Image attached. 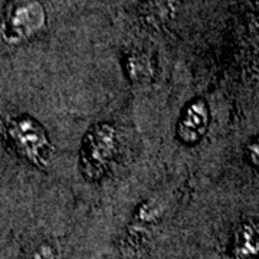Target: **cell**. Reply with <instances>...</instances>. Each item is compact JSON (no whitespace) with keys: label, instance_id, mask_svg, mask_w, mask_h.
I'll return each mask as SVG.
<instances>
[{"label":"cell","instance_id":"6da1fadb","mask_svg":"<svg viewBox=\"0 0 259 259\" xmlns=\"http://www.w3.org/2000/svg\"><path fill=\"white\" fill-rule=\"evenodd\" d=\"M120 153V140L111 124H95L85 134L79 150V168L90 182L107 176Z\"/></svg>","mask_w":259,"mask_h":259},{"label":"cell","instance_id":"7a4b0ae2","mask_svg":"<svg viewBox=\"0 0 259 259\" xmlns=\"http://www.w3.org/2000/svg\"><path fill=\"white\" fill-rule=\"evenodd\" d=\"M10 144L32 166L45 168L54 153L45 127L28 115L10 118L6 124Z\"/></svg>","mask_w":259,"mask_h":259},{"label":"cell","instance_id":"3957f363","mask_svg":"<svg viewBox=\"0 0 259 259\" xmlns=\"http://www.w3.org/2000/svg\"><path fill=\"white\" fill-rule=\"evenodd\" d=\"M47 26V12L39 0H13L3 15L2 35L9 44L26 42Z\"/></svg>","mask_w":259,"mask_h":259},{"label":"cell","instance_id":"277c9868","mask_svg":"<svg viewBox=\"0 0 259 259\" xmlns=\"http://www.w3.org/2000/svg\"><path fill=\"white\" fill-rule=\"evenodd\" d=\"M210 111L204 100H193L186 107L177 124V136L187 146L197 144L209 130Z\"/></svg>","mask_w":259,"mask_h":259},{"label":"cell","instance_id":"5b68a950","mask_svg":"<svg viewBox=\"0 0 259 259\" xmlns=\"http://www.w3.org/2000/svg\"><path fill=\"white\" fill-rule=\"evenodd\" d=\"M151 64L147 56L143 54H134L128 58V72L131 76H144L150 72Z\"/></svg>","mask_w":259,"mask_h":259}]
</instances>
